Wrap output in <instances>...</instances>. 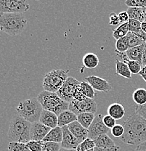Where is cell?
I'll return each mask as SVG.
<instances>
[{
  "label": "cell",
  "mask_w": 146,
  "mask_h": 151,
  "mask_svg": "<svg viewBox=\"0 0 146 151\" xmlns=\"http://www.w3.org/2000/svg\"><path fill=\"white\" fill-rule=\"evenodd\" d=\"M140 76H142V78L145 80V81L146 82V66L145 67H143L141 70V71L140 72Z\"/></svg>",
  "instance_id": "7dc6e473"
},
{
  "label": "cell",
  "mask_w": 146,
  "mask_h": 151,
  "mask_svg": "<svg viewBox=\"0 0 146 151\" xmlns=\"http://www.w3.org/2000/svg\"><path fill=\"white\" fill-rule=\"evenodd\" d=\"M58 117L55 113L46 110H43L39 119V122L50 129L58 127Z\"/></svg>",
  "instance_id": "2e32d148"
},
{
  "label": "cell",
  "mask_w": 146,
  "mask_h": 151,
  "mask_svg": "<svg viewBox=\"0 0 146 151\" xmlns=\"http://www.w3.org/2000/svg\"><path fill=\"white\" fill-rule=\"evenodd\" d=\"M123 142L131 145H139L146 141V120L134 113L124 122Z\"/></svg>",
  "instance_id": "6da1fadb"
},
{
  "label": "cell",
  "mask_w": 146,
  "mask_h": 151,
  "mask_svg": "<svg viewBox=\"0 0 146 151\" xmlns=\"http://www.w3.org/2000/svg\"><path fill=\"white\" fill-rule=\"evenodd\" d=\"M129 33V23H122L116 29L113 30V37L116 40L126 37Z\"/></svg>",
  "instance_id": "4316f807"
},
{
  "label": "cell",
  "mask_w": 146,
  "mask_h": 151,
  "mask_svg": "<svg viewBox=\"0 0 146 151\" xmlns=\"http://www.w3.org/2000/svg\"><path fill=\"white\" fill-rule=\"evenodd\" d=\"M8 151H31L26 143L11 142L8 145Z\"/></svg>",
  "instance_id": "f546056e"
},
{
  "label": "cell",
  "mask_w": 146,
  "mask_h": 151,
  "mask_svg": "<svg viewBox=\"0 0 146 151\" xmlns=\"http://www.w3.org/2000/svg\"><path fill=\"white\" fill-rule=\"evenodd\" d=\"M116 119H114L112 116H111L110 115H106L103 117V122L104 123L105 125L109 129H112L114 126L116 125Z\"/></svg>",
  "instance_id": "74e56055"
},
{
  "label": "cell",
  "mask_w": 146,
  "mask_h": 151,
  "mask_svg": "<svg viewBox=\"0 0 146 151\" xmlns=\"http://www.w3.org/2000/svg\"><path fill=\"white\" fill-rule=\"evenodd\" d=\"M86 151H95V148L90 149V150H86Z\"/></svg>",
  "instance_id": "816d5d0a"
},
{
  "label": "cell",
  "mask_w": 146,
  "mask_h": 151,
  "mask_svg": "<svg viewBox=\"0 0 146 151\" xmlns=\"http://www.w3.org/2000/svg\"><path fill=\"white\" fill-rule=\"evenodd\" d=\"M83 65L89 69H93L97 67L100 63L99 58L94 53L89 52L84 55L82 59Z\"/></svg>",
  "instance_id": "7402d4cb"
},
{
  "label": "cell",
  "mask_w": 146,
  "mask_h": 151,
  "mask_svg": "<svg viewBox=\"0 0 146 151\" xmlns=\"http://www.w3.org/2000/svg\"><path fill=\"white\" fill-rule=\"evenodd\" d=\"M124 129L123 125H121V124H116L112 129H111V134H112L113 136H114L115 137H122L124 134Z\"/></svg>",
  "instance_id": "8d00e7d4"
},
{
  "label": "cell",
  "mask_w": 146,
  "mask_h": 151,
  "mask_svg": "<svg viewBox=\"0 0 146 151\" xmlns=\"http://www.w3.org/2000/svg\"><path fill=\"white\" fill-rule=\"evenodd\" d=\"M42 142L31 140L26 143L28 147L31 151H43L42 150Z\"/></svg>",
  "instance_id": "d590c367"
},
{
  "label": "cell",
  "mask_w": 146,
  "mask_h": 151,
  "mask_svg": "<svg viewBox=\"0 0 146 151\" xmlns=\"http://www.w3.org/2000/svg\"><path fill=\"white\" fill-rule=\"evenodd\" d=\"M68 128L70 132L76 137L80 144L88 137V129L81 126L78 121L68 124Z\"/></svg>",
  "instance_id": "5bb4252c"
},
{
  "label": "cell",
  "mask_w": 146,
  "mask_h": 151,
  "mask_svg": "<svg viewBox=\"0 0 146 151\" xmlns=\"http://www.w3.org/2000/svg\"><path fill=\"white\" fill-rule=\"evenodd\" d=\"M69 70L54 69L44 76L42 86L44 90L56 93L68 78Z\"/></svg>",
  "instance_id": "8992f818"
},
{
  "label": "cell",
  "mask_w": 146,
  "mask_h": 151,
  "mask_svg": "<svg viewBox=\"0 0 146 151\" xmlns=\"http://www.w3.org/2000/svg\"><path fill=\"white\" fill-rule=\"evenodd\" d=\"M26 26L27 20L23 13L0 14V31L8 35H19Z\"/></svg>",
  "instance_id": "7a4b0ae2"
},
{
  "label": "cell",
  "mask_w": 146,
  "mask_h": 151,
  "mask_svg": "<svg viewBox=\"0 0 146 151\" xmlns=\"http://www.w3.org/2000/svg\"><path fill=\"white\" fill-rule=\"evenodd\" d=\"M120 23L119 15L115 12H111L109 15V25L110 26H117Z\"/></svg>",
  "instance_id": "60d3db41"
},
{
  "label": "cell",
  "mask_w": 146,
  "mask_h": 151,
  "mask_svg": "<svg viewBox=\"0 0 146 151\" xmlns=\"http://www.w3.org/2000/svg\"><path fill=\"white\" fill-rule=\"evenodd\" d=\"M126 37L127 39V41H128L129 48L139 46V45H142V44H144V42H142V39H141L140 37H138L134 33L129 31V33L127 34Z\"/></svg>",
  "instance_id": "f1b7e54d"
},
{
  "label": "cell",
  "mask_w": 146,
  "mask_h": 151,
  "mask_svg": "<svg viewBox=\"0 0 146 151\" xmlns=\"http://www.w3.org/2000/svg\"><path fill=\"white\" fill-rule=\"evenodd\" d=\"M97 105L94 99L87 97L84 100L78 101L73 100L69 103L68 110L78 116L83 113H93L97 112Z\"/></svg>",
  "instance_id": "ba28073f"
},
{
  "label": "cell",
  "mask_w": 146,
  "mask_h": 151,
  "mask_svg": "<svg viewBox=\"0 0 146 151\" xmlns=\"http://www.w3.org/2000/svg\"><path fill=\"white\" fill-rule=\"evenodd\" d=\"M116 68H117L116 75L122 76L129 78V79L132 78V73L128 65L125 63L119 60L118 58L116 60Z\"/></svg>",
  "instance_id": "603a6c76"
},
{
  "label": "cell",
  "mask_w": 146,
  "mask_h": 151,
  "mask_svg": "<svg viewBox=\"0 0 146 151\" xmlns=\"http://www.w3.org/2000/svg\"><path fill=\"white\" fill-rule=\"evenodd\" d=\"M118 15H119L120 23H122H122H128L129 20V15L127 11H122Z\"/></svg>",
  "instance_id": "b9f144b4"
},
{
  "label": "cell",
  "mask_w": 146,
  "mask_h": 151,
  "mask_svg": "<svg viewBox=\"0 0 146 151\" xmlns=\"http://www.w3.org/2000/svg\"><path fill=\"white\" fill-rule=\"evenodd\" d=\"M95 113H83L77 116V121L81 126L86 129H89L92 122L95 119Z\"/></svg>",
  "instance_id": "d4e9b609"
},
{
  "label": "cell",
  "mask_w": 146,
  "mask_h": 151,
  "mask_svg": "<svg viewBox=\"0 0 146 151\" xmlns=\"http://www.w3.org/2000/svg\"><path fill=\"white\" fill-rule=\"evenodd\" d=\"M141 29H142L144 32L146 33V21L141 23Z\"/></svg>",
  "instance_id": "c3c4849f"
},
{
  "label": "cell",
  "mask_w": 146,
  "mask_h": 151,
  "mask_svg": "<svg viewBox=\"0 0 146 151\" xmlns=\"http://www.w3.org/2000/svg\"><path fill=\"white\" fill-rule=\"evenodd\" d=\"M42 105L37 98L27 99L20 102L16 108L18 115L31 124L39 122L41 114L43 111Z\"/></svg>",
  "instance_id": "5b68a950"
},
{
  "label": "cell",
  "mask_w": 146,
  "mask_h": 151,
  "mask_svg": "<svg viewBox=\"0 0 146 151\" xmlns=\"http://www.w3.org/2000/svg\"><path fill=\"white\" fill-rule=\"evenodd\" d=\"M51 129L42 124L40 122H37L31 124L30 137L31 140L42 141L47 136Z\"/></svg>",
  "instance_id": "7c38bea8"
},
{
  "label": "cell",
  "mask_w": 146,
  "mask_h": 151,
  "mask_svg": "<svg viewBox=\"0 0 146 151\" xmlns=\"http://www.w3.org/2000/svg\"><path fill=\"white\" fill-rule=\"evenodd\" d=\"M135 34L138 37H140L141 39H142V42H143L144 43H146V33L144 32L142 29L140 30L139 31H137V32L135 33Z\"/></svg>",
  "instance_id": "ee69618b"
},
{
  "label": "cell",
  "mask_w": 146,
  "mask_h": 151,
  "mask_svg": "<svg viewBox=\"0 0 146 151\" xmlns=\"http://www.w3.org/2000/svg\"><path fill=\"white\" fill-rule=\"evenodd\" d=\"M87 98L85 95H84V93L82 92V90H81V87L78 86L77 89L75 91L74 94H73V100H78V101H81V100H84V99Z\"/></svg>",
  "instance_id": "ab89813d"
},
{
  "label": "cell",
  "mask_w": 146,
  "mask_h": 151,
  "mask_svg": "<svg viewBox=\"0 0 146 151\" xmlns=\"http://www.w3.org/2000/svg\"><path fill=\"white\" fill-rule=\"evenodd\" d=\"M31 123L20 115H15L10 122L7 136L12 142L27 143L31 141Z\"/></svg>",
  "instance_id": "3957f363"
},
{
  "label": "cell",
  "mask_w": 146,
  "mask_h": 151,
  "mask_svg": "<svg viewBox=\"0 0 146 151\" xmlns=\"http://www.w3.org/2000/svg\"><path fill=\"white\" fill-rule=\"evenodd\" d=\"M63 140V130L62 127H57L51 129L47 136L44 138V142H53L61 143Z\"/></svg>",
  "instance_id": "ffe728a7"
},
{
  "label": "cell",
  "mask_w": 146,
  "mask_h": 151,
  "mask_svg": "<svg viewBox=\"0 0 146 151\" xmlns=\"http://www.w3.org/2000/svg\"><path fill=\"white\" fill-rule=\"evenodd\" d=\"M80 84L81 82L77 79L73 77L68 76L65 82L56 93L62 100L70 103L73 100V94L78 86H80Z\"/></svg>",
  "instance_id": "9c48e42d"
},
{
  "label": "cell",
  "mask_w": 146,
  "mask_h": 151,
  "mask_svg": "<svg viewBox=\"0 0 146 151\" xmlns=\"http://www.w3.org/2000/svg\"><path fill=\"white\" fill-rule=\"evenodd\" d=\"M95 151H120V147L117 145L111 148H99V147H95Z\"/></svg>",
  "instance_id": "7bdbcfd3"
},
{
  "label": "cell",
  "mask_w": 146,
  "mask_h": 151,
  "mask_svg": "<svg viewBox=\"0 0 146 151\" xmlns=\"http://www.w3.org/2000/svg\"><path fill=\"white\" fill-rule=\"evenodd\" d=\"M129 19H134L138 21H145V9L144 8H138V7H128L127 10Z\"/></svg>",
  "instance_id": "cb8c5ba5"
},
{
  "label": "cell",
  "mask_w": 146,
  "mask_h": 151,
  "mask_svg": "<svg viewBox=\"0 0 146 151\" xmlns=\"http://www.w3.org/2000/svg\"><path fill=\"white\" fill-rule=\"evenodd\" d=\"M58 127H63L64 126H68V124L77 121V116L75 113L71 112L69 110L63 111L58 116Z\"/></svg>",
  "instance_id": "e0dca14e"
},
{
  "label": "cell",
  "mask_w": 146,
  "mask_h": 151,
  "mask_svg": "<svg viewBox=\"0 0 146 151\" xmlns=\"http://www.w3.org/2000/svg\"><path fill=\"white\" fill-rule=\"evenodd\" d=\"M37 98L44 110L53 112L57 116L68 110L69 103L62 100L57 93L44 90L38 94Z\"/></svg>",
  "instance_id": "277c9868"
},
{
  "label": "cell",
  "mask_w": 146,
  "mask_h": 151,
  "mask_svg": "<svg viewBox=\"0 0 146 151\" xmlns=\"http://www.w3.org/2000/svg\"><path fill=\"white\" fill-rule=\"evenodd\" d=\"M36 1H39V0H36Z\"/></svg>",
  "instance_id": "11a10c76"
},
{
  "label": "cell",
  "mask_w": 146,
  "mask_h": 151,
  "mask_svg": "<svg viewBox=\"0 0 146 151\" xmlns=\"http://www.w3.org/2000/svg\"><path fill=\"white\" fill-rule=\"evenodd\" d=\"M80 87H81L82 92L84 93V95L88 98L94 99L95 97V89H93L92 86L87 83V81H82L80 84Z\"/></svg>",
  "instance_id": "83f0119b"
},
{
  "label": "cell",
  "mask_w": 146,
  "mask_h": 151,
  "mask_svg": "<svg viewBox=\"0 0 146 151\" xmlns=\"http://www.w3.org/2000/svg\"><path fill=\"white\" fill-rule=\"evenodd\" d=\"M18 1H23V0H18Z\"/></svg>",
  "instance_id": "db71d44e"
},
{
  "label": "cell",
  "mask_w": 146,
  "mask_h": 151,
  "mask_svg": "<svg viewBox=\"0 0 146 151\" xmlns=\"http://www.w3.org/2000/svg\"><path fill=\"white\" fill-rule=\"evenodd\" d=\"M84 81L89 83L93 87L95 90L102 92H108L112 89L111 85L106 79L97 76H89L85 77Z\"/></svg>",
  "instance_id": "8fae6325"
},
{
  "label": "cell",
  "mask_w": 146,
  "mask_h": 151,
  "mask_svg": "<svg viewBox=\"0 0 146 151\" xmlns=\"http://www.w3.org/2000/svg\"><path fill=\"white\" fill-rule=\"evenodd\" d=\"M102 114H98L95 116L90 127L88 129V137L95 140L98 136L104 134H108L109 128H108L103 122Z\"/></svg>",
  "instance_id": "30bf717a"
},
{
  "label": "cell",
  "mask_w": 146,
  "mask_h": 151,
  "mask_svg": "<svg viewBox=\"0 0 146 151\" xmlns=\"http://www.w3.org/2000/svg\"><path fill=\"white\" fill-rule=\"evenodd\" d=\"M132 99L137 105H142L146 103V89H137L133 92Z\"/></svg>",
  "instance_id": "484cf974"
},
{
  "label": "cell",
  "mask_w": 146,
  "mask_h": 151,
  "mask_svg": "<svg viewBox=\"0 0 146 151\" xmlns=\"http://www.w3.org/2000/svg\"><path fill=\"white\" fill-rule=\"evenodd\" d=\"M61 148V144L53 142H42L43 151H59Z\"/></svg>",
  "instance_id": "1f68e13d"
},
{
  "label": "cell",
  "mask_w": 146,
  "mask_h": 151,
  "mask_svg": "<svg viewBox=\"0 0 146 151\" xmlns=\"http://www.w3.org/2000/svg\"><path fill=\"white\" fill-rule=\"evenodd\" d=\"M144 47H145V43L141 45H139V46L132 47V48L129 49L126 52V54L129 58V59L131 60L137 61V62L140 63L142 65V58Z\"/></svg>",
  "instance_id": "ac0fdd59"
},
{
  "label": "cell",
  "mask_w": 146,
  "mask_h": 151,
  "mask_svg": "<svg viewBox=\"0 0 146 151\" xmlns=\"http://www.w3.org/2000/svg\"><path fill=\"white\" fill-rule=\"evenodd\" d=\"M142 68L145 67V66H146V43H145V47H144L143 53H142Z\"/></svg>",
  "instance_id": "bcb514c9"
},
{
  "label": "cell",
  "mask_w": 146,
  "mask_h": 151,
  "mask_svg": "<svg viewBox=\"0 0 146 151\" xmlns=\"http://www.w3.org/2000/svg\"><path fill=\"white\" fill-rule=\"evenodd\" d=\"M125 4L128 7L146 8V0H126Z\"/></svg>",
  "instance_id": "836d02e7"
},
{
  "label": "cell",
  "mask_w": 146,
  "mask_h": 151,
  "mask_svg": "<svg viewBox=\"0 0 146 151\" xmlns=\"http://www.w3.org/2000/svg\"><path fill=\"white\" fill-rule=\"evenodd\" d=\"M76 151H81V150H80V149H79V147H77V148H76Z\"/></svg>",
  "instance_id": "f5cc1de1"
},
{
  "label": "cell",
  "mask_w": 146,
  "mask_h": 151,
  "mask_svg": "<svg viewBox=\"0 0 146 151\" xmlns=\"http://www.w3.org/2000/svg\"><path fill=\"white\" fill-rule=\"evenodd\" d=\"M95 147H99V148H111V147H115L116 145L113 139L107 134H101L98 136L96 139H95Z\"/></svg>",
  "instance_id": "44dd1931"
},
{
  "label": "cell",
  "mask_w": 146,
  "mask_h": 151,
  "mask_svg": "<svg viewBox=\"0 0 146 151\" xmlns=\"http://www.w3.org/2000/svg\"><path fill=\"white\" fill-rule=\"evenodd\" d=\"M145 9V21H146V8H144Z\"/></svg>",
  "instance_id": "f907efd6"
},
{
  "label": "cell",
  "mask_w": 146,
  "mask_h": 151,
  "mask_svg": "<svg viewBox=\"0 0 146 151\" xmlns=\"http://www.w3.org/2000/svg\"><path fill=\"white\" fill-rule=\"evenodd\" d=\"M134 151H146V141L137 146Z\"/></svg>",
  "instance_id": "f6af8a7d"
},
{
  "label": "cell",
  "mask_w": 146,
  "mask_h": 151,
  "mask_svg": "<svg viewBox=\"0 0 146 151\" xmlns=\"http://www.w3.org/2000/svg\"><path fill=\"white\" fill-rule=\"evenodd\" d=\"M80 150L81 151H86L90 149L95 148V140L92 139L91 138L87 137L85 140H84L81 144L78 145Z\"/></svg>",
  "instance_id": "d6a6232c"
},
{
  "label": "cell",
  "mask_w": 146,
  "mask_h": 151,
  "mask_svg": "<svg viewBox=\"0 0 146 151\" xmlns=\"http://www.w3.org/2000/svg\"><path fill=\"white\" fill-rule=\"evenodd\" d=\"M134 113L146 120V103L142 105H137L134 108Z\"/></svg>",
  "instance_id": "f35d334b"
},
{
  "label": "cell",
  "mask_w": 146,
  "mask_h": 151,
  "mask_svg": "<svg viewBox=\"0 0 146 151\" xmlns=\"http://www.w3.org/2000/svg\"><path fill=\"white\" fill-rule=\"evenodd\" d=\"M115 52L118 59H121L122 62L125 63L128 65L132 74H139L140 72L141 71L142 68V66L140 63L137 62V61L131 60L129 59L126 52H119L117 50H115Z\"/></svg>",
  "instance_id": "9a60e30c"
},
{
  "label": "cell",
  "mask_w": 146,
  "mask_h": 151,
  "mask_svg": "<svg viewBox=\"0 0 146 151\" xmlns=\"http://www.w3.org/2000/svg\"><path fill=\"white\" fill-rule=\"evenodd\" d=\"M30 8L26 0H0V14L1 13H23Z\"/></svg>",
  "instance_id": "52a82bcc"
},
{
  "label": "cell",
  "mask_w": 146,
  "mask_h": 151,
  "mask_svg": "<svg viewBox=\"0 0 146 151\" xmlns=\"http://www.w3.org/2000/svg\"><path fill=\"white\" fill-rule=\"evenodd\" d=\"M63 130V140L61 142V147L65 149H74L76 148L80 145V142L76 139V137L70 132L68 126H64L62 127Z\"/></svg>",
  "instance_id": "4fadbf2b"
},
{
  "label": "cell",
  "mask_w": 146,
  "mask_h": 151,
  "mask_svg": "<svg viewBox=\"0 0 146 151\" xmlns=\"http://www.w3.org/2000/svg\"><path fill=\"white\" fill-rule=\"evenodd\" d=\"M59 151H76V150H74V149H65L61 147Z\"/></svg>",
  "instance_id": "681fc988"
},
{
  "label": "cell",
  "mask_w": 146,
  "mask_h": 151,
  "mask_svg": "<svg viewBox=\"0 0 146 151\" xmlns=\"http://www.w3.org/2000/svg\"><path fill=\"white\" fill-rule=\"evenodd\" d=\"M108 114L112 116L116 120H119L124 116L125 109L122 104L119 103H112L108 108Z\"/></svg>",
  "instance_id": "d6986e66"
},
{
  "label": "cell",
  "mask_w": 146,
  "mask_h": 151,
  "mask_svg": "<svg viewBox=\"0 0 146 151\" xmlns=\"http://www.w3.org/2000/svg\"><path fill=\"white\" fill-rule=\"evenodd\" d=\"M129 31L135 33L141 30V22L138 21L134 19H129Z\"/></svg>",
  "instance_id": "e575fe53"
},
{
  "label": "cell",
  "mask_w": 146,
  "mask_h": 151,
  "mask_svg": "<svg viewBox=\"0 0 146 151\" xmlns=\"http://www.w3.org/2000/svg\"><path fill=\"white\" fill-rule=\"evenodd\" d=\"M129 49V46L127 37L117 40V42H116V50L117 51L119 52H126Z\"/></svg>",
  "instance_id": "4dcf8cb0"
}]
</instances>
